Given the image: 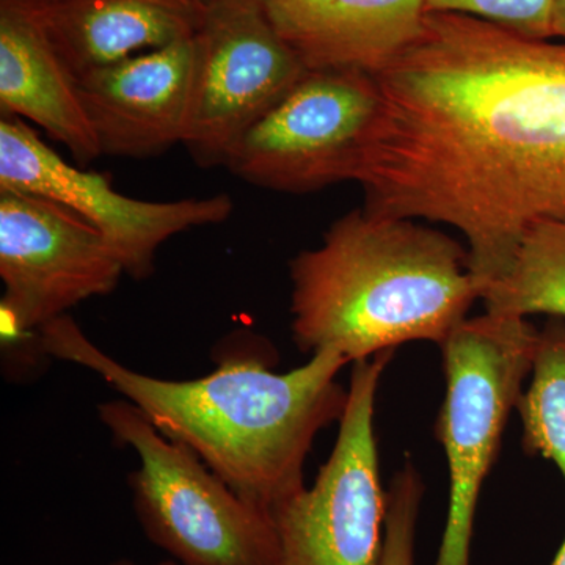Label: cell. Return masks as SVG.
<instances>
[{"label": "cell", "instance_id": "cell-1", "mask_svg": "<svg viewBox=\"0 0 565 565\" xmlns=\"http://www.w3.org/2000/svg\"><path fill=\"white\" fill-rule=\"evenodd\" d=\"M364 210L462 234L479 294L539 221L565 222V43L427 13L381 74Z\"/></svg>", "mask_w": 565, "mask_h": 565}, {"label": "cell", "instance_id": "cell-2", "mask_svg": "<svg viewBox=\"0 0 565 565\" xmlns=\"http://www.w3.org/2000/svg\"><path fill=\"white\" fill-rule=\"evenodd\" d=\"M46 355L99 375L166 437L192 449L248 503L273 515L305 489L315 438L340 423L348 390L337 377L349 360L321 351L289 373L255 355H222L211 374L167 381L137 373L92 343L70 315L39 332Z\"/></svg>", "mask_w": 565, "mask_h": 565}, {"label": "cell", "instance_id": "cell-3", "mask_svg": "<svg viewBox=\"0 0 565 565\" xmlns=\"http://www.w3.org/2000/svg\"><path fill=\"white\" fill-rule=\"evenodd\" d=\"M291 332L305 353L349 363L430 341L440 345L481 300L468 248L414 218L348 212L322 244L289 263Z\"/></svg>", "mask_w": 565, "mask_h": 565}, {"label": "cell", "instance_id": "cell-4", "mask_svg": "<svg viewBox=\"0 0 565 565\" xmlns=\"http://www.w3.org/2000/svg\"><path fill=\"white\" fill-rule=\"evenodd\" d=\"M114 440L140 465L129 475L132 508L152 544L180 565H278L273 515L239 497L188 446L159 433L128 399L98 407Z\"/></svg>", "mask_w": 565, "mask_h": 565}, {"label": "cell", "instance_id": "cell-5", "mask_svg": "<svg viewBox=\"0 0 565 565\" xmlns=\"http://www.w3.org/2000/svg\"><path fill=\"white\" fill-rule=\"evenodd\" d=\"M537 333L526 318L486 311L440 344L446 393L435 435L448 460L449 509L434 565H471L479 493L533 370Z\"/></svg>", "mask_w": 565, "mask_h": 565}, {"label": "cell", "instance_id": "cell-6", "mask_svg": "<svg viewBox=\"0 0 565 565\" xmlns=\"http://www.w3.org/2000/svg\"><path fill=\"white\" fill-rule=\"evenodd\" d=\"M394 351L353 363L348 404L315 484L274 512L278 565H381L386 490L379 473L375 396Z\"/></svg>", "mask_w": 565, "mask_h": 565}, {"label": "cell", "instance_id": "cell-7", "mask_svg": "<svg viewBox=\"0 0 565 565\" xmlns=\"http://www.w3.org/2000/svg\"><path fill=\"white\" fill-rule=\"evenodd\" d=\"M381 107V87L371 74L307 71L245 134L226 169L255 188L281 193L355 181Z\"/></svg>", "mask_w": 565, "mask_h": 565}, {"label": "cell", "instance_id": "cell-8", "mask_svg": "<svg viewBox=\"0 0 565 565\" xmlns=\"http://www.w3.org/2000/svg\"><path fill=\"white\" fill-rule=\"evenodd\" d=\"M193 33L191 115L184 147L196 166L226 167L245 134L307 68L259 0H202Z\"/></svg>", "mask_w": 565, "mask_h": 565}, {"label": "cell", "instance_id": "cell-9", "mask_svg": "<svg viewBox=\"0 0 565 565\" xmlns=\"http://www.w3.org/2000/svg\"><path fill=\"white\" fill-rule=\"evenodd\" d=\"M125 266L102 233L65 204L0 191L3 343L39 334L93 297L117 288Z\"/></svg>", "mask_w": 565, "mask_h": 565}, {"label": "cell", "instance_id": "cell-10", "mask_svg": "<svg viewBox=\"0 0 565 565\" xmlns=\"http://www.w3.org/2000/svg\"><path fill=\"white\" fill-rule=\"evenodd\" d=\"M0 191L46 196L77 212L103 234L134 280L154 273L156 255L167 241L189 230L221 225L234 212L226 193L174 202L122 195L104 174L71 166L13 115L0 120Z\"/></svg>", "mask_w": 565, "mask_h": 565}, {"label": "cell", "instance_id": "cell-11", "mask_svg": "<svg viewBox=\"0 0 565 565\" xmlns=\"http://www.w3.org/2000/svg\"><path fill=\"white\" fill-rule=\"evenodd\" d=\"M192 39L77 77L102 154L147 159L184 143L191 115Z\"/></svg>", "mask_w": 565, "mask_h": 565}, {"label": "cell", "instance_id": "cell-12", "mask_svg": "<svg viewBox=\"0 0 565 565\" xmlns=\"http://www.w3.org/2000/svg\"><path fill=\"white\" fill-rule=\"evenodd\" d=\"M0 109L40 126L82 166L103 156L52 35L50 0H0Z\"/></svg>", "mask_w": 565, "mask_h": 565}, {"label": "cell", "instance_id": "cell-13", "mask_svg": "<svg viewBox=\"0 0 565 565\" xmlns=\"http://www.w3.org/2000/svg\"><path fill=\"white\" fill-rule=\"evenodd\" d=\"M308 71L377 76L418 39L426 0H259Z\"/></svg>", "mask_w": 565, "mask_h": 565}, {"label": "cell", "instance_id": "cell-14", "mask_svg": "<svg viewBox=\"0 0 565 565\" xmlns=\"http://www.w3.org/2000/svg\"><path fill=\"white\" fill-rule=\"evenodd\" d=\"M202 0H50L55 43L77 77L192 39Z\"/></svg>", "mask_w": 565, "mask_h": 565}, {"label": "cell", "instance_id": "cell-15", "mask_svg": "<svg viewBox=\"0 0 565 565\" xmlns=\"http://www.w3.org/2000/svg\"><path fill=\"white\" fill-rule=\"evenodd\" d=\"M481 302L487 313L565 319V222L533 223L508 270L482 291Z\"/></svg>", "mask_w": 565, "mask_h": 565}, {"label": "cell", "instance_id": "cell-16", "mask_svg": "<svg viewBox=\"0 0 565 565\" xmlns=\"http://www.w3.org/2000/svg\"><path fill=\"white\" fill-rule=\"evenodd\" d=\"M515 411L527 455L552 460L565 481V319L539 330L530 386Z\"/></svg>", "mask_w": 565, "mask_h": 565}, {"label": "cell", "instance_id": "cell-17", "mask_svg": "<svg viewBox=\"0 0 565 565\" xmlns=\"http://www.w3.org/2000/svg\"><path fill=\"white\" fill-rule=\"evenodd\" d=\"M556 0H426L427 13L476 18L531 40L553 39Z\"/></svg>", "mask_w": 565, "mask_h": 565}, {"label": "cell", "instance_id": "cell-18", "mask_svg": "<svg viewBox=\"0 0 565 565\" xmlns=\"http://www.w3.org/2000/svg\"><path fill=\"white\" fill-rule=\"evenodd\" d=\"M422 476L411 460L386 490V516L381 565H415V534L422 508Z\"/></svg>", "mask_w": 565, "mask_h": 565}, {"label": "cell", "instance_id": "cell-19", "mask_svg": "<svg viewBox=\"0 0 565 565\" xmlns=\"http://www.w3.org/2000/svg\"><path fill=\"white\" fill-rule=\"evenodd\" d=\"M553 39H561L565 43V0H556L553 10Z\"/></svg>", "mask_w": 565, "mask_h": 565}, {"label": "cell", "instance_id": "cell-20", "mask_svg": "<svg viewBox=\"0 0 565 565\" xmlns=\"http://www.w3.org/2000/svg\"><path fill=\"white\" fill-rule=\"evenodd\" d=\"M110 565H140V564L134 563V561H129V559H118V561H115V563H111ZM152 565H180V564H177V563H174V561L169 559V561H162V563L152 564Z\"/></svg>", "mask_w": 565, "mask_h": 565}, {"label": "cell", "instance_id": "cell-21", "mask_svg": "<svg viewBox=\"0 0 565 565\" xmlns=\"http://www.w3.org/2000/svg\"><path fill=\"white\" fill-rule=\"evenodd\" d=\"M552 565H565V539L563 545H561L559 552L556 553L555 561Z\"/></svg>", "mask_w": 565, "mask_h": 565}]
</instances>
